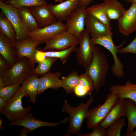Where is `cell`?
<instances>
[{
	"mask_svg": "<svg viewBox=\"0 0 136 136\" xmlns=\"http://www.w3.org/2000/svg\"><path fill=\"white\" fill-rule=\"evenodd\" d=\"M93 0H80L78 7L86 8Z\"/></svg>",
	"mask_w": 136,
	"mask_h": 136,
	"instance_id": "cell-38",
	"label": "cell"
},
{
	"mask_svg": "<svg viewBox=\"0 0 136 136\" xmlns=\"http://www.w3.org/2000/svg\"><path fill=\"white\" fill-rule=\"evenodd\" d=\"M78 42V38L66 30L45 42L43 50H65L73 45H77Z\"/></svg>",
	"mask_w": 136,
	"mask_h": 136,
	"instance_id": "cell-9",
	"label": "cell"
},
{
	"mask_svg": "<svg viewBox=\"0 0 136 136\" xmlns=\"http://www.w3.org/2000/svg\"><path fill=\"white\" fill-rule=\"evenodd\" d=\"M35 68V64L29 59L26 57L21 58L9 69L0 73V76L3 79L5 86L20 85L32 74Z\"/></svg>",
	"mask_w": 136,
	"mask_h": 136,
	"instance_id": "cell-3",
	"label": "cell"
},
{
	"mask_svg": "<svg viewBox=\"0 0 136 136\" xmlns=\"http://www.w3.org/2000/svg\"><path fill=\"white\" fill-rule=\"evenodd\" d=\"M126 107L125 99L119 98L104 119L99 124L107 130L122 117L125 116Z\"/></svg>",
	"mask_w": 136,
	"mask_h": 136,
	"instance_id": "cell-15",
	"label": "cell"
},
{
	"mask_svg": "<svg viewBox=\"0 0 136 136\" xmlns=\"http://www.w3.org/2000/svg\"><path fill=\"white\" fill-rule=\"evenodd\" d=\"M80 0H66L56 5L48 4L50 11L58 20H66L78 7Z\"/></svg>",
	"mask_w": 136,
	"mask_h": 136,
	"instance_id": "cell-16",
	"label": "cell"
},
{
	"mask_svg": "<svg viewBox=\"0 0 136 136\" xmlns=\"http://www.w3.org/2000/svg\"><path fill=\"white\" fill-rule=\"evenodd\" d=\"M118 21V30L123 35L128 36L136 31V3H132Z\"/></svg>",
	"mask_w": 136,
	"mask_h": 136,
	"instance_id": "cell-12",
	"label": "cell"
},
{
	"mask_svg": "<svg viewBox=\"0 0 136 136\" xmlns=\"http://www.w3.org/2000/svg\"><path fill=\"white\" fill-rule=\"evenodd\" d=\"M6 3L16 8L23 7H31L48 4L45 0H8Z\"/></svg>",
	"mask_w": 136,
	"mask_h": 136,
	"instance_id": "cell-32",
	"label": "cell"
},
{
	"mask_svg": "<svg viewBox=\"0 0 136 136\" xmlns=\"http://www.w3.org/2000/svg\"><path fill=\"white\" fill-rule=\"evenodd\" d=\"M79 79V75L76 71L71 72L66 77L62 76L61 79L62 83V87L68 94L74 92L78 82Z\"/></svg>",
	"mask_w": 136,
	"mask_h": 136,
	"instance_id": "cell-30",
	"label": "cell"
},
{
	"mask_svg": "<svg viewBox=\"0 0 136 136\" xmlns=\"http://www.w3.org/2000/svg\"><path fill=\"white\" fill-rule=\"evenodd\" d=\"M0 8L2 12L10 22L15 31L17 41L23 40L28 37L29 32L23 25L17 8L9 4L0 1Z\"/></svg>",
	"mask_w": 136,
	"mask_h": 136,
	"instance_id": "cell-8",
	"label": "cell"
},
{
	"mask_svg": "<svg viewBox=\"0 0 136 136\" xmlns=\"http://www.w3.org/2000/svg\"><path fill=\"white\" fill-rule=\"evenodd\" d=\"M0 0L2 1H3V0Z\"/></svg>",
	"mask_w": 136,
	"mask_h": 136,
	"instance_id": "cell-46",
	"label": "cell"
},
{
	"mask_svg": "<svg viewBox=\"0 0 136 136\" xmlns=\"http://www.w3.org/2000/svg\"><path fill=\"white\" fill-rule=\"evenodd\" d=\"M119 98L115 93L110 92L106 95L105 101L89 110L87 117L86 126L89 129H93L104 119L118 100Z\"/></svg>",
	"mask_w": 136,
	"mask_h": 136,
	"instance_id": "cell-6",
	"label": "cell"
},
{
	"mask_svg": "<svg viewBox=\"0 0 136 136\" xmlns=\"http://www.w3.org/2000/svg\"><path fill=\"white\" fill-rule=\"evenodd\" d=\"M131 53L136 55V36L133 40L128 45L123 48H120L118 53L123 54L126 53Z\"/></svg>",
	"mask_w": 136,
	"mask_h": 136,
	"instance_id": "cell-35",
	"label": "cell"
},
{
	"mask_svg": "<svg viewBox=\"0 0 136 136\" xmlns=\"http://www.w3.org/2000/svg\"><path fill=\"white\" fill-rule=\"evenodd\" d=\"M5 86L4 82L2 77L0 76V88H1Z\"/></svg>",
	"mask_w": 136,
	"mask_h": 136,
	"instance_id": "cell-41",
	"label": "cell"
},
{
	"mask_svg": "<svg viewBox=\"0 0 136 136\" xmlns=\"http://www.w3.org/2000/svg\"><path fill=\"white\" fill-rule=\"evenodd\" d=\"M86 29L91 37L113 35L112 27L109 26L90 15H86L85 21Z\"/></svg>",
	"mask_w": 136,
	"mask_h": 136,
	"instance_id": "cell-17",
	"label": "cell"
},
{
	"mask_svg": "<svg viewBox=\"0 0 136 136\" xmlns=\"http://www.w3.org/2000/svg\"><path fill=\"white\" fill-rule=\"evenodd\" d=\"M59 59L54 57H46L39 62L38 65L35 68L32 74L38 77L42 76L50 72L53 63Z\"/></svg>",
	"mask_w": 136,
	"mask_h": 136,
	"instance_id": "cell-31",
	"label": "cell"
},
{
	"mask_svg": "<svg viewBox=\"0 0 136 136\" xmlns=\"http://www.w3.org/2000/svg\"><path fill=\"white\" fill-rule=\"evenodd\" d=\"M129 136H136V130L130 134Z\"/></svg>",
	"mask_w": 136,
	"mask_h": 136,
	"instance_id": "cell-43",
	"label": "cell"
},
{
	"mask_svg": "<svg viewBox=\"0 0 136 136\" xmlns=\"http://www.w3.org/2000/svg\"><path fill=\"white\" fill-rule=\"evenodd\" d=\"M90 36L86 29L83 32L79 39V47L76 51L77 60L79 64L85 70L91 62L95 46L91 42Z\"/></svg>",
	"mask_w": 136,
	"mask_h": 136,
	"instance_id": "cell-7",
	"label": "cell"
},
{
	"mask_svg": "<svg viewBox=\"0 0 136 136\" xmlns=\"http://www.w3.org/2000/svg\"><path fill=\"white\" fill-rule=\"evenodd\" d=\"M17 9L21 21L29 33L40 28L30 7H23Z\"/></svg>",
	"mask_w": 136,
	"mask_h": 136,
	"instance_id": "cell-26",
	"label": "cell"
},
{
	"mask_svg": "<svg viewBox=\"0 0 136 136\" xmlns=\"http://www.w3.org/2000/svg\"><path fill=\"white\" fill-rule=\"evenodd\" d=\"M38 76L32 74L25 79L22 84L24 91L29 97L30 101L34 103L38 95L39 84V78Z\"/></svg>",
	"mask_w": 136,
	"mask_h": 136,
	"instance_id": "cell-25",
	"label": "cell"
},
{
	"mask_svg": "<svg viewBox=\"0 0 136 136\" xmlns=\"http://www.w3.org/2000/svg\"><path fill=\"white\" fill-rule=\"evenodd\" d=\"M7 102L0 97V112L1 113L6 106Z\"/></svg>",
	"mask_w": 136,
	"mask_h": 136,
	"instance_id": "cell-39",
	"label": "cell"
},
{
	"mask_svg": "<svg viewBox=\"0 0 136 136\" xmlns=\"http://www.w3.org/2000/svg\"><path fill=\"white\" fill-rule=\"evenodd\" d=\"M94 101L93 97L91 96L86 103L81 102L77 106L73 107L70 106L66 100H64L62 111L70 116L68 119L70 124L67 134L64 136L80 133L83 121L88 116L89 107Z\"/></svg>",
	"mask_w": 136,
	"mask_h": 136,
	"instance_id": "cell-2",
	"label": "cell"
},
{
	"mask_svg": "<svg viewBox=\"0 0 136 136\" xmlns=\"http://www.w3.org/2000/svg\"><path fill=\"white\" fill-rule=\"evenodd\" d=\"M113 35L93 36L91 38L92 43L94 45L98 44L104 47L111 53L113 58L114 65L111 70L113 75L119 78H123L125 75L123 71L124 65L119 59L117 55L119 49L125 43L122 42L118 46L114 44L112 39Z\"/></svg>",
	"mask_w": 136,
	"mask_h": 136,
	"instance_id": "cell-5",
	"label": "cell"
},
{
	"mask_svg": "<svg viewBox=\"0 0 136 136\" xmlns=\"http://www.w3.org/2000/svg\"><path fill=\"white\" fill-rule=\"evenodd\" d=\"M25 96H28L21 86L13 97L7 103L1 113L6 117L10 123L20 120L30 113L32 109L31 106L25 108L22 106V99Z\"/></svg>",
	"mask_w": 136,
	"mask_h": 136,
	"instance_id": "cell-4",
	"label": "cell"
},
{
	"mask_svg": "<svg viewBox=\"0 0 136 136\" xmlns=\"http://www.w3.org/2000/svg\"><path fill=\"white\" fill-rule=\"evenodd\" d=\"M20 87L19 85L15 84L0 88V97L8 102L15 95Z\"/></svg>",
	"mask_w": 136,
	"mask_h": 136,
	"instance_id": "cell-33",
	"label": "cell"
},
{
	"mask_svg": "<svg viewBox=\"0 0 136 136\" xmlns=\"http://www.w3.org/2000/svg\"><path fill=\"white\" fill-rule=\"evenodd\" d=\"M126 1L129 3H136V0H126Z\"/></svg>",
	"mask_w": 136,
	"mask_h": 136,
	"instance_id": "cell-42",
	"label": "cell"
},
{
	"mask_svg": "<svg viewBox=\"0 0 136 136\" xmlns=\"http://www.w3.org/2000/svg\"><path fill=\"white\" fill-rule=\"evenodd\" d=\"M94 90L93 82L90 77L84 73L80 74L74 90L75 95L79 97L91 95Z\"/></svg>",
	"mask_w": 136,
	"mask_h": 136,
	"instance_id": "cell-24",
	"label": "cell"
},
{
	"mask_svg": "<svg viewBox=\"0 0 136 136\" xmlns=\"http://www.w3.org/2000/svg\"><path fill=\"white\" fill-rule=\"evenodd\" d=\"M30 8L40 28L49 26L57 21V19L50 10L48 4Z\"/></svg>",
	"mask_w": 136,
	"mask_h": 136,
	"instance_id": "cell-18",
	"label": "cell"
},
{
	"mask_svg": "<svg viewBox=\"0 0 136 136\" xmlns=\"http://www.w3.org/2000/svg\"><path fill=\"white\" fill-rule=\"evenodd\" d=\"M67 29L66 24L62 21L58 20L49 26L29 32L28 37L37 41L46 42Z\"/></svg>",
	"mask_w": 136,
	"mask_h": 136,
	"instance_id": "cell-10",
	"label": "cell"
},
{
	"mask_svg": "<svg viewBox=\"0 0 136 136\" xmlns=\"http://www.w3.org/2000/svg\"><path fill=\"white\" fill-rule=\"evenodd\" d=\"M86 15H92L107 25L111 26L110 20L108 17L102 4H97L85 9Z\"/></svg>",
	"mask_w": 136,
	"mask_h": 136,
	"instance_id": "cell-29",
	"label": "cell"
},
{
	"mask_svg": "<svg viewBox=\"0 0 136 136\" xmlns=\"http://www.w3.org/2000/svg\"><path fill=\"white\" fill-rule=\"evenodd\" d=\"M125 117H122L107 129L106 136H120L121 129L125 125Z\"/></svg>",
	"mask_w": 136,
	"mask_h": 136,
	"instance_id": "cell-34",
	"label": "cell"
},
{
	"mask_svg": "<svg viewBox=\"0 0 136 136\" xmlns=\"http://www.w3.org/2000/svg\"><path fill=\"white\" fill-rule=\"evenodd\" d=\"M61 76L60 72L57 71L50 72L42 76L39 78L38 95L41 94L49 88L57 90L62 87V83L60 79Z\"/></svg>",
	"mask_w": 136,
	"mask_h": 136,
	"instance_id": "cell-19",
	"label": "cell"
},
{
	"mask_svg": "<svg viewBox=\"0 0 136 136\" xmlns=\"http://www.w3.org/2000/svg\"><path fill=\"white\" fill-rule=\"evenodd\" d=\"M102 4L110 20H118L126 10L123 5L117 0H104Z\"/></svg>",
	"mask_w": 136,
	"mask_h": 136,
	"instance_id": "cell-23",
	"label": "cell"
},
{
	"mask_svg": "<svg viewBox=\"0 0 136 136\" xmlns=\"http://www.w3.org/2000/svg\"><path fill=\"white\" fill-rule=\"evenodd\" d=\"M0 54L7 61L10 68L19 59L16 48L13 43L1 33Z\"/></svg>",
	"mask_w": 136,
	"mask_h": 136,
	"instance_id": "cell-20",
	"label": "cell"
},
{
	"mask_svg": "<svg viewBox=\"0 0 136 136\" xmlns=\"http://www.w3.org/2000/svg\"><path fill=\"white\" fill-rule=\"evenodd\" d=\"M77 49V45H75L66 50L62 51L45 52L43 50L36 49L34 56L35 62L39 63L46 57H54L59 59L62 64H64L66 62L71 54L76 52Z\"/></svg>",
	"mask_w": 136,
	"mask_h": 136,
	"instance_id": "cell-21",
	"label": "cell"
},
{
	"mask_svg": "<svg viewBox=\"0 0 136 136\" xmlns=\"http://www.w3.org/2000/svg\"><path fill=\"white\" fill-rule=\"evenodd\" d=\"M126 113L125 116L128 120V127L125 136H129L136 127V104L132 100L125 99Z\"/></svg>",
	"mask_w": 136,
	"mask_h": 136,
	"instance_id": "cell-27",
	"label": "cell"
},
{
	"mask_svg": "<svg viewBox=\"0 0 136 136\" xmlns=\"http://www.w3.org/2000/svg\"><path fill=\"white\" fill-rule=\"evenodd\" d=\"M10 68L6 60L0 55V73L3 72Z\"/></svg>",
	"mask_w": 136,
	"mask_h": 136,
	"instance_id": "cell-37",
	"label": "cell"
},
{
	"mask_svg": "<svg viewBox=\"0 0 136 136\" xmlns=\"http://www.w3.org/2000/svg\"><path fill=\"white\" fill-rule=\"evenodd\" d=\"M109 68L107 57L100 48L95 46L93 58L84 73L90 77L93 83L94 90L99 93L106 81V76Z\"/></svg>",
	"mask_w": 136,
	"mask_h": 136,
	"instance_id": "cell-1",
	"label": "cell"
},
{
	"mask_svg": "<svg viewBox=\"0 0 136 136\" xmlns=\"http://www.w3.org/2000/svg\"><path fill=\"white\" fill-rule=\"evenodd\" d=\"M63 0H55V1L56 2H59L60 3L62 2Z\"/></svg>",
	"mask_w": 136,
	"mask_h": 136,
	"instance_id": "cell-45",
	"label": "cell"
},
{
	"mask_svg": "<svg viewBox=\"0 0 136 136\" xmlns=\"http://www.w3.org/2000/svg\"><path fill=\"white\" fill-rule=\"evenodd\" d=\"M93 131L87 134H82L80 133L76 135L78 136H105L106 134V130L102 128L99 124L94 128Z\"/></svg>",
	"mask_w": 136,
	"mask_h": 136,
	"instance_id": "cell-36",
	"label": "cell"
},
{
	"mask_svg": "<svg viewBox=\"0 0 136 136\" xmlns=\"http://www.w3.org/2000/svg\"><path fill=\"white\" fill-rule=\"evenodd\" d=\"M30 132L29 130L27 128L23 127L21 130L20 134V136H26L28 133Z\"/></svg>",
	"mask_w": 136,
	"mask_h": 136,
	"instance_id": "cell-40",
	"label": "cell"
},
{
	"mask_svg": "<svg viewBox=\"0 0 136 136\" xmlns=\"http://www.w3.org/2000/svg\"><path fill=\"white\" fill-rule=\"evenodd\" d=\"M108 90L115 93L119 98L129 99L136 104V84L132 83L129 80L124 85L119 84L112 85Z\"/></svg>",
	"mask_w": 136,
	"mask_h": 136,
	"instance_id": "cell-22",
	"label": "cell"
},
{
	"mask_svg": "<svg viewBox=\"0 0 136 136\" xmlns=\"http://www.w3.org/2000/svg\"><path fill=\"white\" fill-rule=\"evenodd\" d=\"M68 117H66L62 121L58 122L52 123L40 120L35 118L32 113H30L23 118L10 123V126H18L26 127L29 130L30 132H32L35 130L39 127L44 126L54 127L59 124H63L67 122Z\"/></svg>",
	"mask_w": 136,
	"mask_h": 136,
	"instance_id": "cell-14",
	"label": "cell"
},
{
	"mask_svg": "<svg viewBox=\"0 0 136 136\" xmlns=\"http://www.w3.org/2000/svg\"><path fill=\"white\" fill-rule=\"evenodd\" d=\"M43 43L35 40L28 37L13 44L15 47L19 58L23 57L28 58L35 63L34 56L38 46Z\"/></svg>",
	"mask_w": 136,
	"mask_h": 136,
	"instance_id": "cell-13",
	"label": "cell"
},
{
	"mask_svg": "<svg viewBox=\"0 0 136 136\" xmlns=\"http://www.w3.org/2000/svg\"><path fill=\"white\" fill-rule=\"evenodd\" d=\"M85 8L78 7L66 20L67 30L78 39L85 30V21L86 14Z\"/></svg>",
	"mask_w": 136,
	"mask_h": 136,
	"instance_id": "cell-11",
	"label": "cell"
},
{
	"mask_svg": "<svg viewBox=\"0 0 136 136\" xmlns=\"http://www.w3.org/2000/svg\"><path fill=\"white\" fill-rule=\"evenodd\" d=\"M0 33L6 37L12 43L17 41L15 31L13 26L2 12L0 15Z\"/></svg>",
	"mask_w": 136,
	"mask_h": 136,
	"instance_id": "cell-28",
	"label": "cell"
},
{
	"mask_svg": "<svg viewBox=\"0 0 136 136\" xmlns=\"http://www.w3.org/2000/svg\"><path fill=\"white\" fill-rule=\"evenodd\" d=\"M3 121L2 120V119H0V128L2 129V125L3 124Z\"/></svg>",
	"mask_w": 136,
	"mask_h": 136,
	"instance_id": "cell-44",
	"label": "cell"
}]
</instances>
